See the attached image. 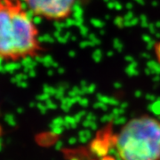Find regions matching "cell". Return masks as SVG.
Here are the masks:
<instances>
[{"mask_svg": "<svg viewBox=\"0 0 160 160\" xmlns=\"http://www.w3.org/2000/svg\"><path fill=\"white\" fill-rule=\"evenodd\" d=\"M43 51L40 30L22 0H0V62H21Z\"/></svg>", "mask_w": 160, "mask_h": 160, "instance_id": "6da1fadb", "label": "cell"}, {"mask_svg": "<svg viewBox=\"0 0 160 160\" xmlns=\"http://www.w3.org/2000/svg\"><path fill=\"white\" fill-rule=\"evenodd\" d=\"M121 160H160V121L142 116L128 121L117 136Z\"/></svg>", "mask_w": 160, "mask_h": 160, "instance_id": "7a4b0ae2", "label": "cell"}, {"mask_svg": "<svg viewBox=\"0 0 160 160\" xmlns=\"http://www.w3.org/2000/svg\"><path fill=\"white\" fill-rule=\"evenodd\" d=\"M35 18L51 22H62L71 17L78 0H22Z\"/></svg>", "mask_w": 160, "mask_h": 160, "instance_id": "3957f363", "label": "cell"}]
</instances>
